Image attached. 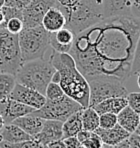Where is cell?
I'll return each mask as SVG.
<instances>
[{"instance_id": "ee69618b", "label": "cell", "mask_w": 140, "mask_h": 148, "mask_svg": "<svg viewBox=\"0 0 140 148\" xmlns=\"http://www.w3.org/2000/svg\"><path fill=\"white\" fill-rule=\"evenodd\" d=\"M4 4V0H0V9H1V7L3 6Z\"/></svg>"}, {"instance_id": "ab89813d", "label": "cell", "mask_w": 140, "mask_h": 148, "mask_svg": "<svg viewBox=\"0 0 140 148\" xmlns=\"http://www.w3.org/2000/svg\"><path fill=\"white\" fill-rule=\"evenodd\" d=\"M0 27H5V18L1 9H0Z\"/></svg>"}, {"instance_id": "83f0119b", "label": "cell", "mask_w": 140, "mask_h": 148, "mask_svg": "<svg viewBox=\"0 0 140 148\" xmlns=\"http://www.w3.org/2000/svg\"><path fill=\"white\" fill-rule=\"evenodd\" d=\"M127 104L136 113L140 112V92L139 91H131L127 94Z\"/></svg>"}, {"instance_id": "2e32d148", "label": "cell", "mask_w": 140, "mask_h": 148, "mask_svg": "<svg viewBox=\"0 0 140 148\" xmlns=\"http://www.w3.org/2000/svg\"><path fill=\"white\" fill-rule=\"evenodd\" d=\"M133 0H102L104 18L131 14Z\"/></svg>"}, {"instance_id": "f6af8a7d", "label": "cell", "mask_w": 140, "mask_h": 148, "mask_svg": "<svg viewBox=\"0 0 140 148\" xmlns=\"http://www.w3.org/2000/svg\"><path fill=\"white\" fill-rule=\"evenodd\" d=\"M78 148H86V147H85V146H84V145H83V144H80L79 146H78Z\"/></svg>"}, {"instance_id": "484cf974", "label": "cell", "mask_w": 140, "mask_h": 148, "mask_svg": "<svg viewBox=\"0 0 140 148\" xmlns=\"http://www.w3.org/2000/svg\"><path fill=\"white\" fill-rule=\"evenodd\" d=\"M117 124V114L114 113H102L99 115V127L102 129H109Z\"/></svg>"}, {"instance_id": "30bf717a", "label": "cell", "mask_w": 140, "mask_h": 148, "mask_svg": "<svg viewBox=\"0 0 140 148\" xmlns=\"http://www.w3.org/2000/svg\"><path fill=\"white\" fill-rule=\"evenodd\" d=\"M9 97L20 102V103L34 108L35 110L42 107L46 101L45 95L41 94L40 92L30 88V87L17 83V82L13 88L12 92L10 93Z\"/></svg>"}, {"instance_id": "7402d4cb", "label": "cell", "mask_w": 140, "mask_h": 148, "mask_svg": "<svg viewBox=\"0 0 140 148\" xmlns=\"http://www.w3.org/2000/svg\"><path fill=\"white\" fill-rule=\"evenodd\" d=\"M81 120L83 129L94 132L99 127V114L90 106L81 110Z\"/></svg>"}, {"instance_id": "4dcf8cb0", "label": "cell", "mask_w": 140, "mask_h": 148, "mask_svg": "<svg viewBox=\"0 0 140 148\" xmlns=\"http://www.w3.org/2000/svg\"><path fill=\"white\" fill-rule=\"evenodd\" d=\"M81 144L84 145L86 148H102V146H103V142L95 132H92L91 136Z\"/></svg>"}, {"instance_id": "ac0fdd59", "label": "cell", "mask_w": 140, "mask_h": 148, "mask_svg": "<svg viewBox=\"0 0 140 148\" xmlns=\"http://www.w3.org/2000/svg\"><path fill=\"white\" fill-rule=\"evenodd\" d=\"M127 97L126 96H117V97H110L103 100V101L99 102L97 105H95L94 108L98 114H102V113H114L118 114L123 108L127 106Z\"/></svg>"}, {"instance_id": "277c9868", "label": "cell", "mask_w": 140, "mask_h": 148, "mask_svg": "<svg viewBox=\"0 0 140 148\" xmlns=\"http://www.w3.org/2000/svg\"><path fill=\"white\" fill-rule=\"evenodd\" d=\"M56 71L49 60L43 58L24 62L15 74L16 82L45 94L48 84Z\"/></svg>"}, {"instance_id": "bcb514c9", "label": "cell", "mask_w": 140, "mask_h": 148, "mask_svg": "<svg viewBox=\"0 0 140 148\" xmlns=\"http://www.w3.org/2000/svg\"><path fill=\"white\" fill-rule=\"evenodd\" d=\"M139 120H140V112H139Z\"/></svg>"}, {"instance_id": "3957f363", "label": "cell", "mask_w": 140, "mask_h": 148, "mask_svg": "<svg viewBox=\"0 0 140 148\" xmlns=\"http://www.w3.org/2000/svg\"><path fill=\"white\" fill-rule=\"evenodd\" d=\"M58 6L66 17L65 27L74 35L105 19L102 0H78L72 6H63L58 2Z\"/></svg>"}, {"instance_id": "d6986e66", "label": "cell", "mask_w": 140, "mask_h": 148, "mask_svg": "<svg viewBox=\"0 0 140 148\" xmlns=\"http://www.w3.org/2000/svg\"><path fill=\"white\" fill-rule=\"evenodd\" d=\"M0 135L2 137V140L10 143H16L20 142V141L33 139V137H31L29 134L23 131L19 126L13 123L4 124L2 129L0 130Z\"/></svg>"}, {"instance_id": "b9f144b4", "label": "cell", "mask_w": 140, "mask_h": 148, "mask_svg": "<svg viewBox=\"0 0 140 148\" xmlns=\"http://www.w3.org/2000/svg\"><path fill=\"white\" fill-rule=\"evenodd\" d=\"M4 120H3V118H2V116H1V114H0V130L2 129V127L4 126Z\"/></svg>"}, {"instance_id": "d6a6232c", "label": "cell", "mask_w": 140, "mask_h": 148, "mask_svg": "<svg viewBox=\"0 0 140 148\" xmlns=\"http://www.w3.org/2000/svg\"><path fill=\"white\" fill-rule=\"evenodd\" d=\"M62 140L64 144L66 145V148H78V146L81 144L76 136L66 137V138H63Z\"/></svg>"}, {"instance_id": "7a4b0ae2", "label": "cell", "mask_w": 140, "mask_h": 148, "mask_svg": "<svg viewBox=\"0 0 140 148\" xmlns=\"http://www.w3.org/2000/svg\"><path fill=\"white\" fill-rule=\"evenodd\" d=\"M48 60L60 74L59 85L65 94L77 101L83 108L88 107L89 83L78 70L73 57L69 53H59L52 50Z\"/></svg>"}, {"instance_id": "4316f807", "label": "cell", "mask_w": 140, "mask_h": 148, "mask_svg": "<svg viewBox=\"0 0 140 148\" xmlns=\"http://www.w3.org/2000/svg\"><path fill=\"white\" fill-rule=\"evenodd\" d=\"M5 28L12 34H19L22 29L24 28L23 25V21L21 18H17V17H14V18H10L9 20L6 21L5 23Z\"/></svg>"}, {"instance_id": "9c48e42d", "label": "cell", "mask_w": 140, "mask_h": 148, "mask_svg": "<svg viewBox=\"0 0 140 148\" xmlns=\"http://www.w3.org/2000/svg\"><path fill=\"white\" fill-rule=\"evenodd\" d=\"M57 0H31L22 11V21L24 28L35 27L42 23L46 11L54 6Z\"/></svg>"}, {"instance_id": "8fae6325", "label": "cell", "mask_w": 140, "mask_h": 148, "mask_svg": "<svg viewBox=\"0 0 140 148\" xmlns=\"http://www.w3.org/2000/svg\"><path fill=\"white\" fill-rule=\"evenodd\" d=\"M34 110V108L20 103L10 97L0 100V114L5 124L12 123L18 117L30 114Z\"/></svg>"}, {"instance_id": "8d00e7d4", "label": "cell", "mask_w": 140, "mask_h": 148, "mask_svg": "<svg viewBox=\"0 0 140 148\" xmlns=\"http://www.w3.org/2000/svg\"><path fill=\"white\" fill-rule=\"evenodd\" d=\"M57 1L63 6H72L73 4H75L78 0H57Z\"/></svg>"}, {"instance_id": "6da1fadb", "label": "cell", "mask_w": 140, "mask_h": 148, "mask_svg": "<svg viewBox=\"0 0 140 148\" xmlns=\"http://www.w3.org/2000/svg\"><path fill=\"white\" fill-rule=\"evenodd\" d=\"M140 19L133 15L105 18L76 34L69 54L87 81L98 77L130 78Z\"/></svg>"}, {"instance_id": "836d02e7", "label": "cell", "mask_w": 140, "mask_h": 148, "mask_svg": "<svg viewBox=\"0 0 140 148\" xmlns=\"http://www.w3.org/2000/svg\"><path fill=\"white\" fill-rule=\"evenodd\" d=\"M91 133H92L91 131H88V130L83 129V128H82V129L80 130L77 134H76V137H77V139L79 140L80 143H83L84 141H86L87 139L91 136Z\"/></svg>"}, {"instance_id": "9a60e30c", "label": "cell", "mask_w": 140, "mask_h": 148, "mask_svg": "<svg viewBox=\"0 0 140 148\" xmlns=\"http://www.w3.org/2000/svg\"><path fill=\"white\" fill-rule=\"evenodd\" d=\"M94 132L100 137L103 144L110 145V146H115V145L119 144L120 142L127 139L131 134L128 131H126L124 128H122L118 123L109 129H102V128L98 127Z\"/></svg>"}, {"instance_id": "5b68a950", "label": "cell", "mask_w": 140, "mask_h": 148, "mask_svg": "<svg viewBox=\"0 0 140 148\" xmlns=\"http://www.w3.org/2000/svg\"><path fill=\"white\" fill-rule=\"evenodd\" d=\"M22 63L43 58L50 47V33L42 25L23 28L18 34Z\"/></svg>"}, {"instance_id": "ba28073f", "label": "cell", "mask_w": 140, "mask_h": 148, "mask_svg": "<svg viewBox=\"0 0 140 148\" xmlns=\"http://www.w3.org/2000/svg\"><path fill=\"white\" fill-rule=\"evenodd\" d=\"M81 109H83V107L77 101L64 94L59 99H46L42 107L34 110L32 113L42 119L58 120L64 122L70 115Z\"/></svg>"}, {"instance_id": "7bdbcfd3", "label": "cell", "mask_w": 140, "mask_h": 148, "mask_svg": "<svg viewBox=\"0 0 140 148\" xmlns=\"http://www.w3.org/2000/svg\"><path fill=\"white\" fill-rule=\"evenodd\" d=\"M134 133H136V134H138V135H140V123H139V125L137 126V128H136V129H135Z\"/></svg>"}, {"instance_id": "60d3db41", "label": "cell", "mask_w": 140, "mask_h": 148, "mask_svg": "<svg viewBox=\"0 0 140 148\" xmlns=\"http://www.w3.org/2000/svg\"><path fill=\"white\" fill-rule=\"evenodd\" d=\"M136 84H137V87L140 90V72L136 75Z\"/></svg>"}, {"instance_id": "f35d334b", "label": "cell", "mask_w": 140, "mask_h": 148, "mask_svg": "<svg viewBox=\"0 0 140 148\" xmlns=\"http://www.w3.org/2000/svg\"><path fill=\"white\" fill-rule=\"evenodd\" d=\"M59 81H60V74L57 70L54 72L53 76L51 78V82H54V83H58L59 84Z\"/></svg>"}, {"instance_id": "cb8c5ba5", "label": "cell", "mask_w": 140, "mask_h": 148, "mask_svg": "<svg viewBox=\"0 0 140 148\" xmlns=\"http://www.w3.org/2000/svg\"><path fill=\"white\" fill-rule=\"evenodd\" d=\"M40 144L36 142L34 139H30V140L20 141V142L16 143H10L6 142V141H1L0 142V148H41Z\"/></svg>"}, {"instance_id": "52a82bcc", "label": "cell", "mask_w": 140, "mask_h": 148, "mask_svg": "<svg viewBox=\"0 0 140 148\" xmlns=\"http://www.w3.org/2000/svg\"><path fill=\"white\" fill-rule=\"evenodd\" d=\"M90 94L89 106L94 107L99 102L117 96H127L128 88L121 80L108 77H98L88 81Z\"/></svg>"}, {"instance_id": "d4e9b609", "label": "cell", "mask_w": 140, "mask_h": 148, "mask_svg": "<svg viewBox=\"0 0 140 148\" xmlns=\"http://www.w3.org/2000/svg\"><path fill=\"white\" fill-rule=\"evenodd\" d=\"M64 91L62 90L61 86L58 83H54V82H50L46 87L45 90V97L46 99L49 100H55L59 99L60 97H62L64 95Z\"/></svg>"}, {"instance_id": "74e56055", "label": "cell", "mask_w": 140, "mask_h": 148, "mask_svg": "<svg viewBox=\"0 0 140 148\" xmlns=\"http://www.w3.org/2000/svg\"><path fill=\"white\" fill-rule=\"evenodd\" d=\"M114 148H132V146L130 145V143L128 142L127 139H125L124 141H122V142H120L119 144L115 145Z\"/></svg>"}, {"instance_id": "8992f818", "label": "cell", "mask_w": 140, "mask_h": 148, "mask_svg": "<svg viewBox=\"0 0 140 148\" xmlns=\"http://www.w3.org/2000/svg\"><path fill=\"white\" fill-rule=\"evenodd\" d=\"M22 65L18 34L0 27V72L15 75Z\"/></svg>"}, {"instance_id": "e0dca14e", "label": "cell", "mask_w": 140, "mask_h": 148, "mask_svg": "<svg viewBox=\"0 0 140 148\" xmlns=\"http://www.w3.org/2000/svg\"><path fill=\"white\" fill-rule=\"evenodd\" d=\"M43 121H44V119L36 116L33 113H30V114L18 117L12 123L19 126L23 131H25L31 137H34L36 134L40 132L41 128L43 126Z\"/></svg>"}, {"instance_id": "d590c367", "label": "cell", "mask_w": 140, "mask_h": 148, "mask_svg": "<svg viewBox=\"0 0 140 148\" xmlns=\"http://www.w3.org/2000/svg\"><path fill=\"white\" fill-rule=\"evenodd\" d=\"M47 148H66V145L64 144L63 140H57L49 143L47 145Z\"/></svg>"}, {"instance_id": "1f68e13d", "label": "cell", "mask_w": 140, "mask_h": 148, "mask_svg": "<svg viewBox=\"0 0 140 148\" xmlns=\"http://www.w3.org/2000/svg\"><path fill=\"white\" fill-rule=\"evenodd\" d=\"M30 2L31 0H4L3 5L9 6V7H16L18 9L23 10Z\"/></svg>"}, {"instance_id": "f546056e", "label": "cell", "mask_w": 140, "mask_h": 148, "mask_svg": "<svg viewBox=\"0 0 140 148\" xmlns=\"http://www.w3.org/2000/svg\"><path fill=\"white\" fill-rule=\"evenodd\" d=\"M1 11L4 15V18H5V23L7 20H9L10 18H21L22 19V11L23 10L18 9L16 7H9V6H5L3 5L1 7Z\"/></svg>"}, {"instance_id": "ffe728a7", "label": "cell", "mask_w": 140, "mask_h": 148, "mask_svg": "<svg viewBox=\"0 0 140 148\" xmlns=\"http://www.w3.org/2000/svg\"><path fill=\"white\" fill-rule=\"evenodd\" d=\"M117 123L129 133H133L140 123L139 114L127 105L117 114Z\"/></svg>"}, {"instance_id": "7c38bea8", "label": "cell", "mask_w": 140, "mask_h": 148, "mask_svg": "<svg viewBox=\"0 0 140 148\" xmlns=\"http://www.w3.org/2000/svg\"><path fill=\"white\" fill-rule=\"evenodd\" d=\"M62 121L44 119L40 132L36 134L33 139L41 146H47L49 143L63 139Z\"/></svg>"}, {"instance_id": "603a6c76", "label": "cell", "mask_w": 140, "mask_h": 148, "mask_svg": "<svg viewBox=\"0 0 140 148\" xmlns=\"http://www.w3.org/2000/svg\"><path fill=\"white\" fill-rule=\"evenodd\" d=\"M16 84L15 75L0 72V100L9 97Z\"/></svg>"}, {"instance_id": "44dd1931", "label": "cell", "mask_w": 140, "mask_h": 148, "mask_svg": "<svg viewBox=\"0 0 140 148\" xmlns=\"http://www.w3.org/2000/svg\"><path fill=\"white\" fill-rule=\"evenodd\" d=\"M82 110V109H81ZM81 110L73 113L63 122L62 132L63 138L70 136H76V134L82 129V120H81Z\"/></svg>"}, {"instance_id": "5bb4252c", "label": "cell", "mask_w": 140, "mask_h": 148, "mask_svg": "<svg viewBox=\"0 0 140 148\" xmlns=\"http://www.w3.org/2000/svg\"><path fill=\"white\" fill-rule=\"evenodd\" d=\"M74 33L67 27L50 33V47L59 53H69L74 41Z\"/></svg>"}, {"instance_id": "e575fe53", "label": "cell", "mask_w": 140, "mask_h": 148, "mask_svg": "<svg viewBox=\"0 0 140 148\" xmlns=\"http://www.w3.org/2000/svg\"><path fill=\"white\" fill-rule=\"evenodd\" d=\"M131 14L140 19V0H133L131 6Z\"/></svg>"}, {"instance_id": "f1b7e54d", "label": "cell", "mask_w": 140, "mask_h": 148, "mask_svg": "<svg viewBox=\"0 0 140 148\" xmlns=\"http://www.w3.org/2000/svg\"><path fill=\"white\" fill-rule=\"evenodd\" d=\"M139 72H140V33H139L138 40H137V43H136V47H135L130 77L131 76H132V77L133 76H136Z\"/></svg>"}, {"instance_id": "4fadbf2b", "label": "cell", "mask_w": 140, "mask_h": 148, "mask_svg": "<svg viewBox=\"0 0 140 148\" xmlns=\"http://www.w3.org/2000/svg\"><path fill=\"white\" fill-rule=\"evenodd\" d=\"M41 25L49 33L56 32L66 26V17L62 10L59 8L58 1L52 7H50L44 14Z\"/></svg>"}]
</instances>
